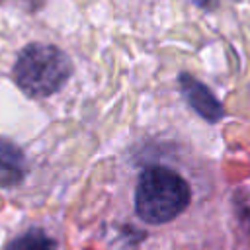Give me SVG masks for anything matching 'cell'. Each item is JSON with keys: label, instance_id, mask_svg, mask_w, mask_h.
<instances>
[{"label": "cell", "instance_id": "cell-1", "mask_svg": "<svg viewBox=\"0 0 250 250\" xmlns=\"http://www.w3.org/2000/svg\"><path fill=\"white\" fill-rule=\"evenodd\" d=\"M189 197V186L178 172L164 166H150L139 178L135 209L143 221L160 225L178 217L188 207Z\"/></svg>", "mask_w": 250, "mask_h": 250}, {"label": "cell", "instance_id": "cell-2", "mask_svg": "<svg viewBox=\"0 0 250 250\" xmlns=\"http://www.w3.org/2000/svg\"><path fill=\"white\" fill-rule=\"evenodd\" d=\"M70 70V59L59 47L31 43L18 55L14 78L27 96L47 98L68 80Z\"/></svg>", "mask_w": 250, "mask_h": 250}, {"label": "cell", "instance_id": "cell-3", "mask_svg": "<svg viewBox=\"0 0 250 250\" xmlns=\"http://www.w3.org/2000/svg\"><path fill=\"white\" fill-rule=\"evenodd\" d=\"M180 86L182 92L188 100V104L209 123H217L223 115L225 109L221 105V102L215 98V94L197 78L189 76V74H180Z\"/></svg>", "mask_w": 250, "mask_h": 250}, {"label": "cell", "instance_id": "cell-4", "mask_svg": "<svg viewBox=\"0 0 250 250\" xmlns=\"http://www.w3.org/2000/svg\"><path fill=\"white\" fill-rule=\"evenodd\" d=\"M25 158L20 146L8 139H0V188H14L23 180Z\"/></svg>", "mask_w": 250, "mask_h": 250}, {"label": "cell", "instance_id": "cell-5", "mask_svg": "<svg viewBox=\"0 0 250 250\" xmlns=\"http://www.w3.org/2000/svg\"><path fill=\"white\" fill-rule=\"evenodd\" d=\"M6 250H55V242L43 230L33 229L12 240Z\"/></svg>", "mask_w": 250, "mask_h": 250}]
</instances>
